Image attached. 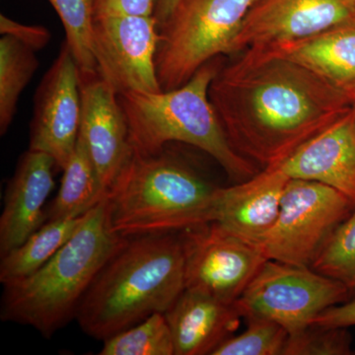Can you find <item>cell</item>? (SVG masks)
<instances>
[{
	"instance_id": "7",
	"label": "cell",
	"mask_w": 355,
	"mask_h": 355,
	"mask_svg": "<svg viewBox=\"0 0 355 355\" xmlns=\"http://www.w3.org/2000/svg\"><path fill=\"white\" fill-rule=\"evenodd\" d=\"M349 289L311 266L268 260L234 304L244 319L261 318L289 336L309 328L323 311L347 302Z\"/></svg>"
},
{
	"instance_id": "5",
	"label": "cell",
	"mask_w": 355,
	"mask_h": 355,
	"mask_svg": "<svg viewBox=\"0 0 355 355\" xmlns=\"http://www.w3.org/2000/svg\"><path fill=\"white\" fill-rule=\"evenodd\" d=\"M217 189L164 149L135 153L107 196L111 227L128 238L209 223Z\"/></svg>"
},
{
	"instance_id": "20",
	"label": "cell",
	"mask_w": 355,
	"mask_h": 355,
	"mask_svg": "<svg viewBox=\"0 0 355 355\" xmlns=\"http://www.w3.org/2000/svg\"><path fill=\"white\" fill-rule=\"evenodd\" d=\"M62 171L57 197L46 209V221L83 216L107 198L80 139Z\"/></svg>"
},
{
	"instance_id": "19",
	"label": "cell",
	"mask_w": 355,
	"mask_h": 355,
	"mask_svg": "<svg viewBox=\"0 0 355 355\" xmlns=\"http://www.w3.org/2000/svg\"><path fill=\"white\" fill-rule=\"evenodd\" d=\"M84 217L85 214L44 223L20 246L1 257L0 282L21 279L40 270L76 234Z\"/></svg>"
},
{
	"instance_id": "1",
	"label": "cell",
	"mask_w": 355,
	"mask_h": 355,
	"mask_svg": "<svg viewBox=\"0 0 355 355\" xmlns=\"http://www.w3.org/2000/svg\"><path fill=\"white\" fill-rule=\"evenodd\" d=\"M209 99L233 148L265 168L282 164L354 108L349 95L312 70L260 49L219 67Z\"/></svg>"
},
{
	"instance_id": "13",
	"label": "cell",
	"mask_w": 355,
	"mask_h": 355,
	"mask_svg": "<svg viewBox=\"0 0 355 355\" xmlns=\"http://www.w3.org/2000/svg\"><path fill=\"white\" fill-rule=\"evenodd\" d=\"M83 142L103 191L108 193L135 157L118 94L97 73L80 74Z\"/></svg>"
},
{
	"instance_id": "17",
	"label": "cell",
	"mask_w": 355,
	"mask_h": 355,
	"mask_svg": "<svg viewBox=\"0 0 355 355\" xmlns=\"http://www.w3.org/2000/svg\"><path fill=\"white\" fill-rule=\"evenodd\" d=\"M165 317L175 355H211L232 336L242 318L234 303L191 289H184Z\"/></svg>"
},
{
	"instance_id": "26",
	"label": "cell",
	"mask_w": 355,
	"mask_h": 355,
	"mask_svg": "<svg viewBox=\"0 0 355 355\" xmlns=\"http://www.w3.org/2000/svg\"><path fill=\"white\" fill-rule=\"evenodd\" d=\"M352 338L345 328L310 326L297 335L289 336L286 355L352 354Z\"/></svg>"
},
{
	"instance_id": "3",
	"label": "cell",
	"mask_w": 355,
	"mask_h": 355,
	"mask_svg": "<svg viewBox=\"0 0 355 355\" xmlns=\"http://www.w3.org/2000/svg\"><path fill=\"white\" fill-rule=\"evenodd\" d=\"M125 238L114 232L104 198L86 212L80 227L40 270L3 284L2 321L32 327L44 338L76 319L77 309L110 257Z\"/></svg>"
},
{
	"instance_id": "11",
	"label": "cell",
	"mask_w": 355,
	"mask_h": 355,
	"mask_svg": "<svg viewBox=\"0 0 355 355\" xmlns=\"http://www.w3.org/2000/svg\"><path fill=\"white\" fill-rule=\"evenodd\" d=\"M80 121V71L64 43L35 94L30 150L49 154L64 169L76 150Z\"/></svg>"
},
{
	"instance_id": "12",
	"label": "cell",
	"mask_w": 355,
	"mask_h": 355,
	"mask_svg": "<svg viewBox=\"0 0 355 355\" xmlns=\"http://www.w3.org/2000/svg\"><path fill=\"white\" fill-rule=\"evenodd\" d=\"M354 20L355 0H256L232 55L295 43Z\"/></svg>"
},
{
	"instance_id": "29",
	"label": "cell",
	"mask_w": 355,
	"mask_h": 355,
	"mask_svg": "<svg viewBox=\"0 0 355 355\" xmlns=\"http://www.w3.org/2000/svg\"><path fill=\"white\" fill-rule=\"evenodd\" d=\"M311 326L323 328H349L355 326V300L342 303L323 311Z\"/></svg>"
},
{
	"instance_id": "27",
	"label": "cell",
	"mask_w": 355,
	"mask_h": 355,
	"mask_svg": "<svg viewBox=\"0 0 355 355\" xmlns=\"http://www.w3.org/2000/svg\"><path fill=\"white\" fill-rule=\"evenodd\" d=\"M0 33L2 36H11L33 51L43 50L51 39V32L41 25H27L0 15Z\"/></svg>"
},
{
	"instance_id": "23",
	"label": "cell",
	"mask_w": 355,
	"mask_h": 355,
	"mask_svg": "<svg viewBox=\"0 0 355 355\" xmlns=\"http://www.w3.org/2000/svg\"><path fill=\"white\" fill-rule=\"evenodd\" d=\"M64 28L65 42L80 74L97 73L92 33L95 0H49Z\"/></svg>"
},
{
	"instance_id": "6",
	"label": "cell",
	"mask_w": 355,
	"mask_h": 355,
	"mask_svg": "<svg viewBox=\"0 0 355 355\" xmlns=\"http://www.w3.org/2000/svg\"><path fill=\"white\" fill-rule=\"evenodd\" d=\"M256 0H177L158 23L156 72L162 91L183 86L198 69L232 55L243 22Z\"/></svg>"
},
{
	"instance_id": "9",
	"label": "cell",
	"mask_w": 355,
	"mask_h": 355,
	"mask_svg": "<svg viewBox=\"0 0 355 355\" xmlns=\"http://www.w3.org/2000/svg\"><path fill=\"white\" fill-rule=\"evenodd\" d=\"M186 289L234 303L266 258L258 242L231 232L216 222L181 231Z\"/></svg>"
},
{
	"instance_id": "21",
	"label": "cell",
	"mask_w": 355,
	"mask_h": 355,
	"mask_svg": "<svg viewBox=\"0 0 355 355\" xmlns=\"http://www.w3.org/2000/svg\"><path fill=\"white\" fill-rule=\"evenodd\" d=\"M39 67L36 51L11 36L0 39V135L13 123L26 86Z\"/></svg>"
},
{
	"instance_id": "15",
	"label": "cell",
	"mask_w": 355,
	"mask_h": 355,
	"mask_svg": "<svg viewBox=\"0 0 355 355\" xmlns=\"http://www.w3.org/2000/svg\"><path fill=\"white\" fill-rule=\"evenodd\" d=\"M289 180L279 166H272L235 186L217 189L211 222L261 244L277 221Z\"/></svg>"
},
{
	"instance_id": "8",
	"label": "cell",
	"mask_w": 355,
	"mask_h": 355,
	"mask_svg": "<svg viewBox=\"0 0 355 355\" xmlns=\"http://www.w3.org/2000/svg\"><path fill=\"white\" fill-rule=\"evenodd\" d=\"M354 207L349 198L327 184L289 180L277 221L261 242L266 258L311 266L324 242Z\"/></svg>"
},
{
	"instance_id": "30",
	"label": "cell",
	"mask_w": 355,
	"mask_h": 355,
	"mask_svg": "<svg viewBox=\"0 0 355 355\" xmlns=\"http://www.w3.org/2000/svg\"><path fill=\"white\" fill-rule=\"evenodd\" d=\"M177 0H155V8H154V17L158 23L164 20L166 16L172 10L173 6Z\"/></svg>"
},
{
	"instance_id": "2",
	"label": "cell",
	"mask_w": 355,
	"mask_h": 355,
	"mask_svg": "<svg viewBox=\"0 0 355 355\" xmlns=\"http://www.w3.org/2000/svg\"><path fill=\"white\" fill-rule=\"evenodd\" d=\"M184 289L180 235L125 238L96 275L76 320L86 335L105 340L150 315L165 314Z\"/></svg>"
},
{
	"instance_id": "4",
	"label": "cell",
	"mask_w": 355,
	"mask_h": 355,
	"mask_svg": "<svg viewBox=\"0 0 355 355\" xmlns=\"http://www.w3.org/2000/svg\"><path fill=\"white\" fill-rule=\"evenodd\" d=\"M219 64V58L210 60L173 90L118 95L135 153L150 155L169 142H182L209 154L239 183L259 172L254 162L231 146L210 102L209 86Z\"/></svg>"
},
{
	"instance_id": "28",
	"label": "cell",
	"mask_w": 355,
	"mask_h": 355,
	"mask_svg": "<svg viewBox=\"0 0 355 355\" xmlns=\"http://www.w3.org/2000/svg\"><path fill=\"white\" fill-rule=\"evenodd\" d=\"M155 0H95V17L107 15L153 16Z\"/></svg>"
},
{
	"instance_id": "18",
	"label": "cell",
	"mask_w": 355,
	"mask_h": 355,
	"mask_svg": "<svg viewBox=\"0 0 355 355\" xmlns=\"http://www.w3.org/2000/svg\"><path fill=\"white\" fill-rule=\"evenodd\" d=\"M266 50L307 67L355 103V20L295 43Z\"/></svg>"
},
{
	"instance_id": "16",
	"label": "cell",
	"mask_w": 355,
	"mask_h": 355,
	"mask_svg": "<svg viewBox=\"0 0 355 355\" xmlns=\"http://www.w3.org/2000/svg\"><path fill=\"white\" fill-rule=\"evenodd\" d=\"M277 166L291 179L327 184L355 203V109Z\"/></svg>"
},
{
	"instance_id": "24",
	"label": "cell",
	"mask_w": 355,
	"mask_h": 355,
	"mask_svg": "<svg viewBox=\"0 0 355 355\" xmlns=\"http://www.w3.org/2000/svg\"><path fill=\"white\" fill-rule=\"evenodd\" d=\"M311 268L355 293V207L324 242Z\"/></svg>"
},
{
	"instance_id": "22",
	"label": "cell",
	"mask_w": 355,
	"mask_h": 355,
	"mask_svg": "<svg viewBox=\"0 0 355 355\" xmlns=\"http://www.w3.org/2000/svg\"><path fill=\"white\" fill-rule=\"evenodd\" d=\"M100 355H175L169 324L163 313L103 340Z\"/></svg>"
},
{
	"instance_id": "10",
	"label": "cell",
	"mask_w": 355,
	"mask_h": 355,
	"mask_svg": "<svg viewBox=\"0 0 355 355\" xmlns=\"http://www.w3.org/2000/svg\"><path fill=\"white\" fill-rule=\"evenodd\" d=\"M158 21L153 16L95 17L92 46L97 72L118 95L157 93Z\"/></svg>"
},
{
	"instance_id": "14",
	"label": "cell",
	"mask_w": 355,
	"mask_h": 355,
	"mask_svg": "<svg viewBox=\"0 0 355 355\" xmlns=\"http://www.w3.org/2000/svg\"><path fill=\"white\" fill-rule=\"evenodd\" d=\"M57 163L28 149L7 184L0 216V256L8 254L46 222V200L55 187Z\"/></svg>"
},
{
	"instance_id": "25",
	"label": "cell",
	"mask_w": 355,
	"mask_h": 355,
	"mask_svg": "<svg viewBox=\"0 0 355 355\" xmlns=\"http://www.w3.org/2000/svg\"><path fill=\"white\" fill-rule=\"evenodd\" d=\"M247 322L246 330L224 340L211 355H284L289 334L284 327L261 318Z\"/></svg>"
},
{
	"instance_id": "31",
	"label": "cell",
	"mask_w": 355,
	"mask_h": 355,
	"mask_svg": "<svg viewBox=\"0 0 355 355\" xmlns=\"http://www.w3.org/2000/svg\"><path fill=\"white\" fill-rule=\"evenodd\" d=\"M354 109H355V103H354Z\"/></svg>"
}]
</instances>
